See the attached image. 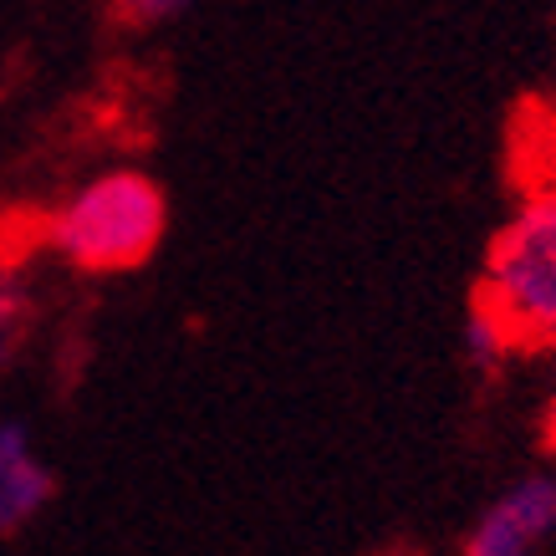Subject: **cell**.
<instances>
[{"mask_svg": "<svg viewBox=\"0 0 556 556\" xmlns=\"http://www.w3.org/2000/svg\"><path fill=\"white\" fill-rule=\"evenodd\" d=\"M495 332L506 338L510 357L552 353L556 348V200L536 194L495 230L485 251V270L475 302Z\"/></svg>", "mask_w": 556, "mask_h": 556, "instance_id": "6da1fadb", "label": "cell"}, {"mask_svg": "<svg viewBox=\"0 0 556 556\" xmlns=\"http://www.w3.org/2000/svg\"><path fill=\"white\" fill-rule=\"evenodd\" d=\"M169 230V200L143 169H108L87 179L47 225V240L72 270L123 276L153 261Z\"/></svg>", "mask_w": 556, "mask_h": 556, "instance_id": "7a4b0ae2", "label": "cell"}, {"mask_svg": "<svg viewBox=\"0 0 556 556\" xmlns=\"http://www.w3.org/2000/svg\"><path fill=\"white\" fill-rule=\"evenodd\" d=\"M556 536V480L526 475L470 526L459 556H536Z\"/></svg>", "mask_w": 556, "mask_h": 556, "instance_id": "3957f363", "label": "cell"}, {"mask_svg": "<svg viewBox=\"0 0 556 556\" xmlns=\"http://www.w3.org/2000/svg\"><path fill=\"white\" fill-rule=\"evenodd\" d=\"M56 495V475L36 455L26 424H0V536L31 526Z\"/></svg>", "mask_w": 556, "mask_h": 556, "instance_id": "277c9868", "label": "cell"}, {"mask_svg": "<svg viewBox=\"0 0 556 556\" xmlns=\"http://www.w3.org/2000/svg\"><path fill=\"white\" fill-rule=\"evenodd\" d=\"M510 174L526 189V200L552 194L556 200V102H526L510 128Z\"/></svg>", "mask_w": 556, "mask_h": 556, "instance_id": "5b68a950", "label": "cell"}, {"mask_svg": "<svg viewBox=\"0 0 556 556\" xmlns=\"http://www.w3.org/2000/svg\"><path fill=\"white\" fill-rule=\"evenodd\" d=\"M31 321H36L31 287H26L11 266H0V372L21 357V348L31 338Z\"/></svg>", "mask_w": 556, "mask_h": 556, "instance_id": "8992f818", "label": "cell"}, {"mask_svg": "<svg viewBox=\"0 0 556 556\" xmlns=\"http://www.w3.org/2000/svg\"><path fill=\"white\" fill-rule=\"evenodd\" d=\"M465 348H470V363L480 372H501L510 357L506 338L495 332V321H490L480 306H470V317H465Z\"/></svg>", "mask_w": 556, "mask_h": 556, "instance_id": "52a82bcc", "label": "cell"}, {"mask_svg": "<svg viewBox=\"0 0 556 556\" xmlns=\"http://www.w3.org/2000/svg\"><path fill=\"white\" fill-rule=\"evenodd\" d=\"M194 5V0H108V11L118 26L128 31H153V26H169Z\"/></svg>", "mask_w": 556, "mask_h": 556, "instance_id": "ba28073f", "label": "cell"}, {"mask_svg": "<svg viewBox=\"0 0 556 556\" xmlns=\"http://www.w3.org/2000/svg\"><path fill=\"white\" fill-rule=\"evenodd\" d=\"M541 444L556 455V348H552V378H546V404H541Z\"/></svg>", "mask_w": 556, "mask_h": 556, "instance_id": "9c48e42d", "label": "cell"}]
</instances>
